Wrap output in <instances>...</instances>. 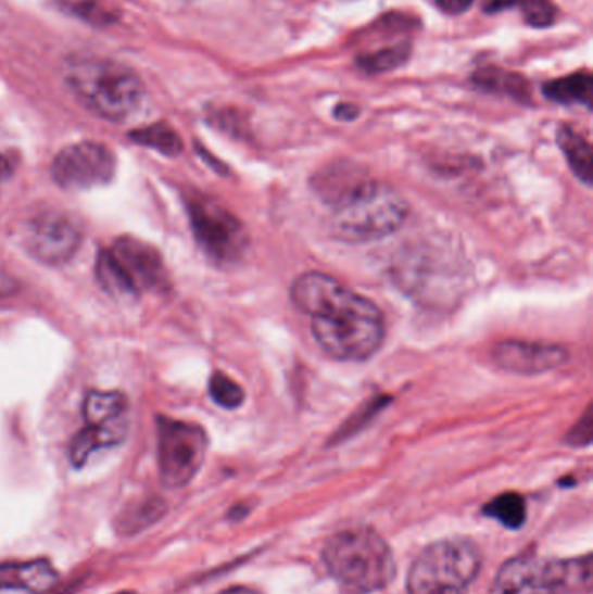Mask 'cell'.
<instances>
[{"instance_id": "obj_1", "label": "cell", "mask_w": 593, "mask_h": 594, "mask_svg": "<svg viewBox=\"0 0 593 594\" xmlns=\"http://www.w3.org/2000/svg\"><path fill=\"white\" fill-rule=\"evenodd\" d=\"M289 292L298 312L311 318L315 341L335 361L366 362L380 352L383 312L366 295L320 271L300 275Z\"/></svg>"}, {"instance_id": "obj_2", "label": "cell", "mask_w": 593, "mask_h": 594, "mask_svg": "<svg viewBox=\"0 0 593 594\" xmlns=\"http://www.w3.org/2000/svg\"><path fill=\"white\" fill-rule=\"evenodd\" d=\"M331 204V228L350 243L378 242L399 231L409 204L395 188L375 179H358Z\"/></svg>"}, {"instance_id": "obj_3", "label": "cell", "mask_w": 593, "mask_h": 594, "mask_svg": "<svg viewBox=\"0 0 593 594\" xmlns=\"http://www.w3.org/2000/svg\"><path fill=\"white\" fill-rule=\"evenodd\" d=\"M66 84L77 100L110 122H124L140 112L144 86L140 75L121 61L80 56L66 61Z\"/></svg>"}, {"instance_id": "obj_4", "label": "cell", "mask_w": 593, "mask_h": 594, "mask_svg": "<svg viewBox=\"0 0 593 594\" xmlns=\"http://www.w3.org/2000/svg\"><path fill=\"white\" fill-rule=\"evenodd\" d=\"M329 576L357 593H376L395 578L389 543L369 527H352L329 539L323 549Z\"/></svg>"}, {"instance_id": "obj_5", "label": "cell", "mask_w": 593, "mask_h": 594, "mask_svg": "<svg viewBox=\"0 0 593 594\" xmlns=\"http://www.w3.org/2000/svg\"><path fill=\"white\" fill-rule=\"evenodd\" d=\"M482 556L467 538L442 539L425 547L407 576V594H468Z\"/></svg>"}, {"instance_id": "obj_6", "label": "cell", "mask_w": 593, "mask_h": 594, "mask_svg": "<svg viewBox=\"0 0 593 594\" xmlns=\"http://www.w3.org/2000/svg\"><path fill=\"white\" fill-rule=\"evenodd\" d=\"M101 287L114 298H135L166 286V266L152 245L133 237H121L98 254Z\"/></svg>"}, {"instance_id": "obj_7", "label": "cell", "mask_w": 593, "mask_h": 594, "mask_svg": "<svg viewBox=\"0 0 593 594\" xmlns=\"http://www.w3.org/2000/svg\"><path fill=\"white\" fill-rule=\"evenodd\" d=\"M185 204L197 243L211 260L231 265L244 256L249 235L236 214L199 191H190L185 197Z\"/></svg>"}, {"instance_id": "obj_8", "label": "cell", "mask_w": 593, "mask_h": 594, "mask_svg": "<svg viewBox=\"0 0 593 594\" xmlns=\"http://www.w3.org/2000/svg\"><path fill=\"white\" fill-rule=\"evenodd\" d=\"M159 471L164 485L181 489L204 465L207 434L193 422L159 417Z\"/></svg>"}, {"instance_id": "obj_9", "label": "cell", "mask_w": 593, "mask_h": 594, "mask_svg": "<svg viewBox=\"0 0 593 594\" xmlns=\"http://www.w3.org/2000/svg\"><path fill=\"white\" fill-rule=\"evenodd\" d=\"M51 174L54 181L65 190H89L112 181L115 156L105 144L83 141L63 148L54 156Z\"/></svg>"}, {"instance_id": "obj_10", "label": "cell", "mask_w": 593, "mask_h": 594, "mask_svg": "<svg viewBox=\"0 0 593 594\" xmlns=\"http://www.w3.org/2000/svg\"><path fill=\"white\" fill-rule=\"evenodd\" d=\"M25 240L37 260L60 265L74 257L83 242V231L68 214L45 211L28 222Z\"/></svg>"}, {"instance_id": "obj_11", "label": "cell", "mask_w": 593, "mask_h": 594, "mask_svg": "<svg viewBox=\"0 0 593 594\" xmlns=\"http://www.w3.org/2000/svg\"><path fill=\"white\" fill-rule=\"evenodd\" d=\"M491 358L497 369L505 372L515 376H540L566 364L569 352L563 344L506 339L493 347Z\"/></svg>"}, {"instance_id": "obj_12", "label": "cell", "mask_w": 593, "mask_h": 594, "mask_svg": "<svg viewBox=\"0 0 593 594\" xmlns=\"http://www.w3.org/2000/svg\"><path fill=\"white\" fill-rule=\"evenodd\" d=\"M489 594H560L555 560L515 556L500 569Z\"/></svg>"}, {"instance_id": "obj_13", "label": "cell", "mask_w": 593, "mask_h": 594, "mask_svg": "<svg viewBox=\"0 0 593 594\" xmlns=\"http://www.w3.org/2000/svg\"><path fill=\"white\" fill-rule=\"evenodd\" d=\"M58 582V572L48 560L10 561L0 565V591L20 590L45 594Z\"/></svg>"}, {"instance_id": "obj_14", "label": "cell", "mask_w": 593, "mask_h": 594, "mask_svg": "<svg viewBox=\"0 0 593 594\" xmlns=\"http://www.w3.org/2000/svg\"><path fill=\"white\" fill-rule=\"evenodd\" d=\"M127 434V419L126 416L118 417L114 421L100 422V425H89L88 428H84L71 447V463L75 468L88 463L89 457L100 448L112 447V445H118L126 439Z\"/></svg>"}, {"instance_id": "obj_15", "label": "cell", "mask_w": 593, "mask_h": 594, "mask_svg": "<svg viewBox=\"0 0 593 594\" xmlns=\"http://www.w3.org/2000/svg\"><path fill=\"white\" fill-rule=\"evenodd\" d=\"M470 83L480 91L505 94L520 103H526L531 98L528 78L500 66H482L471 74Z\"/></svg>"}, {"instance_id": "obj_16", "label": "cell", "mask_w": 593, "mask_h": 594, "mask_svg": "<svg viewBox=\"0 0 593 594\" xmlns=\"http://www.w3.org/2000/svg\"><path fill=\"white\" fill-rule=\"evenodd\" d=\"M557 144L560 152L566 156L567 164L571 167L576 178L584 182L586 187H592L593 153L589 139L580 135L575 127L564 124L557 130Z\"/></svg>"}, {"instance_id": "obj_17", "label": "cell", "mask_w": 593, "mask_h": 594, "mask_svg": "<svg viewBox=\"0 0 593 594\" xmlns=\"http://www.w3.org/2000/svg\"><path fill=\"white\" fill-rule=\"evenodd\" d=\"M546 100L558 104H581L592 109L593 78L590 72H575L566 77L554 78L543 86Z\"/></svg>"}, {"instance_id": "obj_18", "label": "cell", "mask_w": 593, "mask_h": 594, "mask_svg": "<svg viewBox=\"0 0 593 594\" xmlns=\"http://www.w3.org/2000/svg\"><path fill=\"white\" fill-rule=\"evenodd\" d=\"M522 9L526 22L537 28L552 25L557 17V8L552 0H482L485 13H502L505 9Z\"/></svg>"}, {"instance_id": "obj_19", "label": "cell", "mask_w": 593, "mask_h": 594, "mask_svg": "<svg viewBox=\"0 0 593 594\" xmlns=\"http://www.w3.org/2000/svg\"><path fill=\"white\" fill-rule=\"evenodd\" d=\"M557 579L560 594H589L593 582L592 555L557 560Z\"/></svg>"}, {"instance_id": "obj_20", "label": "cell", "mask_w": 593, "mask_h": 594, "mask_svg": "<svg viewBox=\"0 0 593 594\" xmlns=\"http://www.w3.org/2000/svg\"><path fill=\"white\" fill-rule=\"evenodd\" d=\"M409 58L411 42L409 40H402V42L393 43V46L380 49V51L361 54L355 63L364 74L380 75L401 68V66L406 65Z\"/></svg>"}, {"instance_id": "obj_21", "label": "cell", "mask_w": 593, "mask_h": 594, "mask_svg": "<svg viewBox=\"0 0 593 594\" xmlns=\"http://www.w3.org/2000/svg\"><path fill=\"white\" fill-rule=\"evenodd\" d=\"M126 413L127 399L118 391H91L84 404V417L89 425L114 421Z\"/></svg>"}, {"instance_id": "obj_22", "label": "cell", "mask_w": 593, "mask_h": 594, "mask_svg": "<svg viewBox=\"0 0 593 594\" xmlns=\"http://www.w3.org/2000/svg\"><path fill=\"white\" fill-rule=\"evenodd\" d=\"M129 138L135 143L152 148V150L162 153V155L178 156L179 153L184 152V141L179 138L178 132L169 124H166V122H157V124H152V126L135 129L129 135Z\"/></svg>"}, {"instance_id": "obj_23", "label": "cell", "mask_w": 593, "mask_h": 594, "mask_svg": "<svg viewBox=\"0 0 593 594\" xmlns=\"http://www.w3.org/2000/svg\"><path fill=\"white\" fill-rule=\"evenodd\" d=\"M482 515L493 518L506 529H520L526 523V500L517 492H505L485 504Z\"/></svg>"}, {"instance_id": "obj_24", "label": "cell", "mask_w": 593, "mask_h": 594, "mask_svg": "<svg viewBox=\"0 0 593 594\" xmlns=\"http://www.w3.org/2000/svg\"><path fill=\"white\" fill-rule=\"evenodd\" d=\"M210 395L223 408H239L244 404V390L227 374L214 372L210 379Z\"/></svg>"}, {"instance_id": "obj_25", "label": "cell", "mask_w": 593, "mask_h": 594, "mask_svg": "<svg viewBox=\"0 0 593 594\" xmlns=\"http://www.w3.org/2000/svg\"><path fill=\"white\" fill-rule=\"evenodd\" d=\"M164 509L161 501H147L140 508L124 515L123 520L118 521V530H123L124 534H136L155 523L164 515Z\"/></svg>"}, {"instance_id": "obj_26", "label": "cell", "mask_w": 593, "mask_h": 594, "mask_svg": "<svg viewBox=\"0 0 593 594\" xmlns=\"http://www.w3.org/2000/svg\"><path fill=\"white\" fill-rule=\"evenodd\" d=\"M51 2L62 11L83 17L89 23L105 25V23L114 22V16L103 8L101 0H51Z\"/></svg>"}, {"instance_id": "obj_27", "label": "cell", "mask_w": 593, "mask_h": 594, "mask_svg": "<svg viewBox=\"0 0 593 594\" xmlns=\"http://www.w3.org/2000/svg\"><path fill=\"white\" fill-rule=\"evenodd\" d=\"M390 402H392V399H387V396H378V399L369 400L367 405L358 408L357 413L354 414V417L345 422V426H341V430L337 433L338 442H340L343 434H345L346 439L350 434H354L355 431L361 430L363 426H366L367 422L371 421L376 414L381 413Z\"/></svg>"}, {"instance_id": "obj_28", "label": "cell", "mask_w": 593, "mask_h": 594, "mask_svg": "<svg viewBox=\"0 0 593 594\" xmlns=\"http://www.w3.org/2000/svg\"><path fill=\"white\" fill-rule=\"evenodd\" d=\"M566 442L572 447H586L592 442V413L586 410L580 421L572 426L571 431L566 434Z\"/></svg>"}, {"instance_id": "obj_29", "label": "cell", "mask_w": 593, "mask_h": 594, "mask_svg": "<svg viewBox=\"0 0 593 594\" xmlns=\"http://www.w3.org/2000/svg\"><path fill=\"white\" fill-rule=\"evenodd\" d=\"M476 0H436L437 8L445 14H463L474 5Z\"/></svg>"}, {"instance_id": "obj_30", "label": "cell", "mask_w": 593, "mask_h": 594, "mask_svg": "<svg viewBox=\"0 0 593 594\" xmlns=\"http://www.w3.org/2000/svg\"><path fill=\"white\" fill-rule=\"evenodd\" d=\"M335 117L343 122L355 121L358 117V106L352 103H340L335 109Z\"/></svg>"}, {"instance_id": "obj_31", "label": "cell", "mask_w": 593, "mask_h": 594, "mask_svg": "<svg viewBox=\"0 0 593 594\" xmlns=\"http://www.w3.org/2000/svg\"><path fill=\"white\" fill-rule=\"evenodd\" d=\"M219 594H262L260 591L253 590V587L248 586H234L228 587V590L223 591Z\"/></svg>"}, {"instance_id": "obj_32", "label": "cell", "mask_w": 593, "mask_h": 594, "mask_svg": "<svg viewBox=\"0 0 593 594\" xmlns=\"http://www.w3.org/2000/svg\"><path fill=\"white\" fill-rule=\"evenodd\" d=\"M11 174L10 162L5 161V156L0 155V181H4Z\"/></svg>"}, {"instance_id": "obj_33", "label": "cell", "mask_w": 593, "mask_h": 594, "mask_svg": "<svg viewBox=\"0 0 593 594\" xmlns=\"http://www.w3.org/2000/svg\"><path fill=\"white\" fill-rule=\"evenodd\" d=\"M117 594H135V593H131V591H121V593H117Z\"/></svg>"}, {"instance_id": "obj_34", "label": "cell", "mask_w": 593, "mask_h": 594, "mask_svg": "<svg viewBox=\"0 0 593 594\" xmlns=\"http://www.w3.org/2000/svg\"><path fill=\"white\" fill-rule=\"evenodd\" d=\"M0 292H2V287H0Z\"/></svg>"}]
</instances>
